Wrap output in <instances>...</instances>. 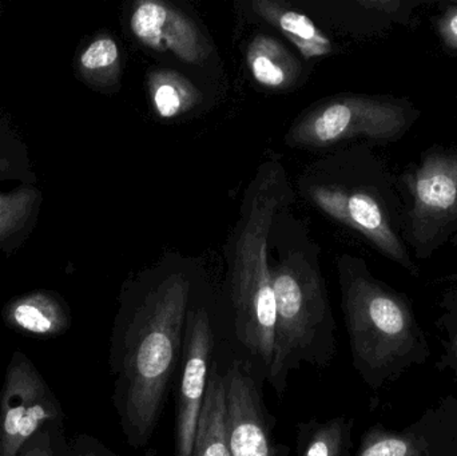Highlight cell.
I'll list each match as a JSON object with an SVG mask.
<instances>
[{
	"label": "cell",
	"mask_w": 457,
	"mask_h": 456,
	"mask_svg": "<svg viewBox=\"0 0 457 456\" xmlns=\"http://www.w3.org/2000/svg\"><path fill=\"white\" fill-rule=\"evenodd\" d=\"M190 289L187 275L171 273L125 303L115 319L110 345L112 402L134 449L152 439L182 361Z\"/></svg>",
	"instance_id": "6da1fadb"
},
{
	"label": "cell",
	"mask_w": 457,
	"mask_h": 456,
	"mask_svg": "<svg viewBox=\"0 0 457 456\" xmlns=\"http://www.w3.org/2000/svg\"><path fill=\"white\" fill-rule=\"evenodd\" d=\"M340 284L353 367L372 390L428 361V340L404 294L373 278L357 259L341 261Z\"/></svg>",
	"instance_id": "7a4b0ae2"
},
{
	"label": "cell",
	"mask_w": 457,
	"mask_h": 456,
	"mask_svg": "<svg viewBox=\"0 0 457 456\" xmlns=\"http://www.w3.org/2000/svg\"><path fill=\"white\" fill-rule=\"evenodd\" d=\"M266 165L253 181L233 237L230 289L239 342L268 369L273 353L276 303L268 262V237L284 200V173Z\"/></svg>",
	"instance_id": "3957f363"
},
{
	"label": "cell",
	"mask_w": 457,
	"mask_h": 456,
	"mask_svg": "<svg viewBox=\"0 0 457 456\" xmlns=\"http://www.w3.org/2000/svg\"><path fill=\"white\" fill-rule=\"evenodd\" d=\"M270 273L276 324L266 374L282 395L287 375L301 363L329 366L336 353V323L324 280L303 254H289L270 268Z\"/></svg>",
	"instance_id": "277c9868"
},
{
	"label": "cell",
	"mask_w": 457,
	"mask_h": 456,
	"mask_svg": "<svg viewBox=\"0 0 457 456\" xmlns=\"http://www.w3.org/2000/svg\"><path fill=\"white\" fill-rule=\"evenodd\" d=\"M411 102L392 96L341 95L309 110L287 136L290 146L324 147L345 139L395 141L418 120Z\"/></svg>",
	"instance_id": "5b68a950"
},
{
	"label": "cell",
	"mask_w": 457,
	"mask_h": 456,
	"mask_svg": "<svg viewBox=\"0 0 457 456\" xmlns=\"http://www.w3.org/2000/svg\"><path fill=\"white\" fill-rule=\"evenodd\" d=\"M405 243L429 259L457 229V150H428L403 176Z\"/></svg>",
	"instance_id": "8992f818"
},
{
	"label": "cell",
	"mask_w": 457,
	"mask_h": 456,
	"mask_svg": "<svg viewBox=\"0 0 457 456\" xmlns=\"http://www.w3.org/2000/svg\"><path fill=\"white\" fill-rule=\"evenodd\" d=\"M309 195L328 216L356 230L386 259L419 276L405 243L404 203L388 177L368 187H314Z\"/></svg>",
	"instance_id": "52a82bcc"
},
{
	"label": "cell",
	"mask_w": 457,
	"mask_h": 456,
	"mask_svg": "<svg viewBox=\"0 0 457 456\" xmlns=\"http://www.w3.org/2000/svg\"><path fill=\"white\" fill-rule=\"evenodd\" d=\"M56 425H64L61 402L31 359L15 351L0 391V456H18L34 434Z\"/></svg>",
	"instance_id": "ba28073f"
},
{
	"label": "cell",
	"mask_w": 457,
	"mask_h": 456,
	"mask_svg": "<svg viewBox=\"0 0 457 456\" xmlns=\"http://www.w3.org/2000/svg\"><path fill=\"white\" fill-rule=\"evenodd\" d=\"M214 335L205 310L190 311L185 331L184 358L176 420V456H192L198 419L213 364Z\"/></svg>",
	"instance_id": "9c48e42d"
},
{
	"label": "cell",
	"mask_w": 457,
	"mask_h": 456,
	"mask_svg": "<svg viewBox=\"0 0 457 456\" xmlns=\"http://www.w3.org/2000/svg\"><path fill=\"white\" fill-rule=\"evenodd\" d=\"M356 456H457V399H442L404 430L373 426Z\"/></svg>",
	"instance_id": "30bf717a"
},
{
	"label": "cell",
	"mask_w": 457,
	"mask_h": 456,
	"mask_svg": "<svg viewBox=\"0 0 457 456\" xmlns=\"http://www.w3.org/2000/svg\"><path fill=\"white\" fill-rule=\"evenodd\" d=\"M130 29L142 45L158 53H171L187 63L203 62L211 53V46L195 21L168 3H137Z\"/></svg>",
	"instance_id": "8fae6325"
},
{
	"label": "cell",
	"mask_w": 457,
	"mask_h": 456,
	"mask_svg": "<svg viewBox=\"0 0 457 456\" xmlns=\"http://www.w3.org/2000/svg\"><path fill=\"white\" fill-rule=\"evenodd\" d=\"M224 377L230 456H277L254 380L238 361Z\"/></svg>",
	"instance_id": "7c38bea8"
},
{
	"label": "cell",
	"mask_w": 457,
	"mask_h": 456,
	"mask_svg": "<svg viewBox=\"0 0 457 456\" xmlns=\"http://www.w3.org/2000/svg\"><path fill=\"white\" fill-rule=\"evenodd\" d=\"M3 321L8 328L34 339H56L71 327V311L56 292L34 291L4 305Z\"/></svg>",
	"instance_id": "4fadbf2b"
},
{
	"label": "cell",
	"mask_w": 457,
	"mask_h": 456,
	"mask_svg": "<svg viewBox=\"0 0 457 456\" xmlns=\"http://www.w3.org/2000/svg\"><path fill=\"white\" fill-rule=\"evenodd\" d=\"M252 7L257 15L277 27L297 47L303 58H319L332 53L333 46L329 37L305 13L273 0H255Z\"/></svg>",
	"instance_id": "5bb4252c"
},
{
	"label": "cell",
	"mask_w": 457,
	"mask_h": 456,
	"mask_svg": "<svg viewBox=\"0 0 457 456\" xmlns=\"http://www.w3.org/2000/svg\"><path fill=\"white\" fill-rule=\"evenodd\" d=\"M192 456H230L227 435L225 377L219 371L216 363L212 364Z\"/></svg>",
	"instance_id": "9a60e30c"
},
{
	"label": "cell",
	"mask_w": 457,
	"mask_h": 456,
	"mask_svg": "<svg viewBox=\"0 0 457 456\" xmlns=\"http://www.w3.org/2000/svg\"><path fill=\"white\" fill-rule=\"evenodd\" d=\"M246 62L255 82L271 90L292 87L301 74L300 62L281 42L265 34L250 42Z\"/></svg>",
	"instance_id": "2e32d148"
},
{
	"label": "cell",
	"mask_w": 457,
	"mask_h": 456,
	"mask_svg": "<svg viewBox=\"0 0 457 456\" xmlns=\"http://www.w3.org/2000/svg\"><path fill=\"white\" fill-rule=\"evenodd\" d=\"M40 206L42 193L34 185L0 193V252H12L31 236Z\"/></svg>",
	"instance_id": "e0dca14e"
},
{
	"label": "cell",
	"mask_w": 457,
	"mask_h": 456,
	"mask_svg": "<svg viewBox=\"0 0 457 456\" xmlns=\"http://www.w3.org/2000/svg\"><path fill=\"white\" fill-rule=\"evenodd\" d=\"M155 114L173 120L195 109L203 101L201 91L187 78L173 70H154L147 78Z\"/></svg>",
	"instance_id": "ac0fdd59"
},
{
	"label": "cell",
	"mask_w": 457,
	"mask_h": 456,
	"mask_svg": "<svg viewBox=\"0 0 457 456\" xmlns=\"http://www.w3.org/2000/svg\"><path fill=\"white\" fill-rule=\"evenodd\" d=\"M353 420L345 417L298 426V456H351Z\"/></svg>",
	"instance_id": "d6986e66"
},
{
	"label": "cell",
	"mask_w": 457,
	"mask_h": 456,
	"mask_svg": "<svg viewBox=\"0 0 457 456\" xmlns=\"http://www.w3.org/2000/svg\"><path fill=\"white\" fill-rule=\"evenodd\" d=\"M80 74L91 85H115L120 77V53L112 37L102 35L94 39L80 54Z\"/></svg>",
	"instance_id": "ffe728a7"
},
{
	"label": "cell",
	"mask_w": 457,
	"mask_h": 456,
	"mask_svg": "<svg viewBox=\"0 0 457 456\" xmlns=\"http://www.w3.org/2000/svg\"><path fill=\"white\" fill-rule=\"evenodd\" d=\"M34 178L29 153L12 130L0 123V184L7 179H21L31 184Z\"/></svg>",
	"instance_id": "44dd1931"
},
{
	"label": "cell",
	"mask_w": 457,
	"mask_h": 456,
	"mask_svg": "<svg viewBox=\"0 0 457 456\" xmlns=\"http://www.w3.org/2000/svg\"><path fill=\"white\" fill-rule=\"evenodd\" d=\"M18 456H74V452L71 444H67L64 425H56L34 434Z\"/></svg>",
	"instance_id": "7402d4cb"
},
{
	"label": "cell",
	"mask_w": 457,
	"mask_h": 456,
	"mask_svg": "<svg viewBox=\"0 0 457 456\" xmlns=\"http://www.w3.org/2000/svg\"><path fill=\"white\" fill-rule=\"evenodd\" d=\"M442 318L439 324L447 339L445 351H447V361L453 371L455 372L457 379V289L447 292L442 300Z\"/></svg>",
	"instance_id": "603a6c76"
},
{
	"label": "cell",
	"mask_w": 457,
	"mask_h": 456,
	"mask_svg": "<svg viewBox=\"0 0 457 456\" xmlns=\"http://www.w3.org/2000/svg\"><path fill=\"white\" fill-rule=\"evenodd\" d=\"M436 29L443 45L457 51V4H450L436 19Z\"/></svg>",
	"instance_id": "cb8c5ba5"
},
{
	"label": "cell",
	"mask_w": 457,
	"mask_h": 456,
	"mask_svg": "<svg viewBox=\"0 0 457 456\" xmlns=\"http://www.w3.org/2000/svg\"><path fill=\"white\" fill-rule=\"evenodd\" d=\"M71 446L74 456H118L110 452L101 442L86 434L78 435Z\"/></svg>",
	"instance_id": "d4e9b609"
},
{
	"label": "cell",
	"mask_w": 457,
	"mask_h": 456,
	"mask_svg": "<svg viewBox=\"0 0 457 456\" xmlns=\"http://www.w3.org/2000/svg\"><path fill=\"white\" fill-rule=\"evenodd\" d=\"M359 4L367 10L396 18L400 12H403V8L411 7L415 3L400 2V0H360Z\"/></svg>",
	"instance_id": "484cf974"
},
{
	"label": "cell",
	"mask_w": 457,
	"mask_h": 456,
	"mask_svg": "<svg viewBox=\"0 0 457 456\" xmlns=\"http://www.w3.org/2000/svg\"><path fill=\"white\" fill-rule=\"evenodd\" d=\"M277 456H281V454H279V452H278V454H277Z\"/></svg>",
	"instance_id": "4316f807"
}]
</instances>
